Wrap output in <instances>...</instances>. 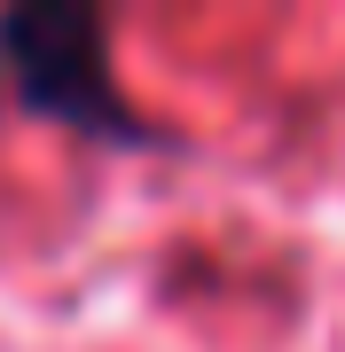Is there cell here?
I'll list each match as a JSON object with an SVG mask.
<instances>
[{
    "label": "cell",
    "instance_id": "6da1fadb",
    "mask_svg": "<svg viewBox=\"0 0 345 352\" xmlns=\"http://www.w3.org/2000/svg\"><path fill=\"white\" fill-rule=\"evenodd\" d=\"M0 94L39 126L103 149H165V126L134 110L110 63V16L94 0H16L0 8Z\"/></svg>",
    "mask_w": 345,
    "mask_h": 352
}]
</instances>
